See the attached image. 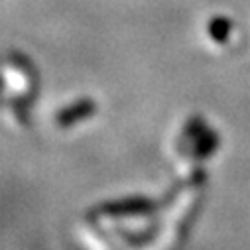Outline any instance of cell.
<instances>
[{"instance_id":"3","label":"cell","mask_w":250,"mask_h":250,"mask_svg":"<svg viewBox=\"0 0 250 250\" xmlns=\"http://www.w3.org/2000/svg\"><path fill=\"white\" fill-rule=\"evenodd\" d=\"M215 146H217V138H215V134H211V132H203V134L197 138L195 152H197L199 156H209V152H213Z\"/></svg>"},{"instance_id":"2","label":"cell","mask_w":250,"mask_h":250,"mask_svg":"<svg viewBox=\"0 0 250 250\" xmlns=\"http://www.w3.org/2000/svg\"><path fill=\"white\" fill-rule=\"evenodd\" d=\"M95 108H97L95 103H91L87 99L85 101H79V103L67 106L65 110H61L57 114V124H59V126H71V124H75V122L91 116L95 112Z\"/></svg>"},{"instance_id":"1","label":"cell","mask_w":250,"mask_h":250,"mask_svg":"<svg viewBox=\"0 0 250 250\" xmlns=\"http://www.w3.org/2000/svg\"><path fill=\"white\" fill-rule=\"evenodd\" d=\"M154 201L150 199H142V197H136V199H124V201H118V203H108V205H103L99 211L104 213V215H136V213H146L150 209H154Z\"/></svg>"}]
</instances>
